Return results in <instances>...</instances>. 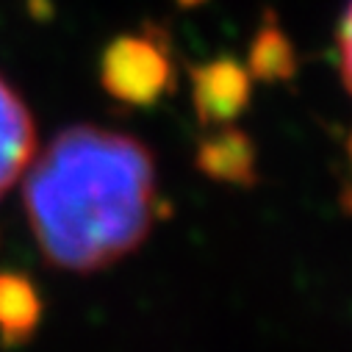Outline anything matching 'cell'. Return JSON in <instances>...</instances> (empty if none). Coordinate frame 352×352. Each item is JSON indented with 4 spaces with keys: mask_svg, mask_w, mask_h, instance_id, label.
<instances>
[{
    "mask_svg": "<svg viewBox=\"0 0 352 352\" xmlns=\"http://www.w3.org/2000/svg\"><path fill=\"white\" fill-rule=\"evenodd\" d=\"M36 153V128L31 109L14 86L0 78V197L28 169Z\"/></svg>",
    "mask_w": 352,
    "mask_h": 352,
    "instance_id": "4",
    "label": "cell"
},
{
    "mask_svg": "<svg viewBox=\"0 0 352 352\" xmlns=\"http://www.w3.org/2000/svg\"><path fill=\"white\" fill-rule=\"evenodd\" d=\"M192 98L203 125L236 120L250 100V72L236 58H214L192 67Z\"/></svg>",
    "mask_w": 352,
    "mask_h": 352,
    "instance_id": "3",
    "label": "cell"
},
{
    "mask_svg": "<svg viewBox=\"0 0 352 352\" xmlns=\"http://www.w3.org/2000/svg\"><path fill=\"white\" fill-rule=\"evenodd\" d=\"M103 89L136 109L158 103L175 89V67L169 53V39L161 28L144 25L139 34H120L100 58Z\"/></svg>",
    "mask_w": 352,
    "mask_h": 352,
    "instance_id": "2",
    "label": "cell"
},
{
    "mask_svg": "<svg viewBox=\"0 0 352 352\" xmlns=\"http://www.w3.org/2000/svg\"><path fill=\"white\" fill-rule=\"evenodd\" d=\"M42 302L34 283L17 272H0V336L6 344L28 341L39 324Z\"/></svg>",
    "mask_w": 352,
    "mask_h": 352,
    "instance_id": "6",
    "label": "cell"
},
{
    "mask_svg": "<svg viewBox=\"0 0 352 352\" xmlns=\"http://www.w3.org/2000/svg\"><path fill=\"white\" fill-rule=\"evenodd\" d=\"M197 164L217 181H228V184L255 181V147L250 136L236 128H225L217 136L206 139V144L197 153Z\"/></svg>",
    "mask_w": 352,
    "mask_h": 352,
    "instance_id": "5",
    "label": "cell"
},
{
    "mask_svg": "<svg viewBox=\"0 0 352 352\" xmlns=\"http://www.w3.org/2000/svg\"><path fill=\"white\" fill-rule=\"evenodd\" d=\"M184 6H195V3H200V0H181Z\"/></svg>",
    "mask_w": 352,
    "mask_h": 352,
    "instance_id": "9",
    "label": "cell"
},
{
    "mask_svg": "<svg viewBox=\"0 0 352 352\" xmlns=\"http://www.w3.org/2000/svg\"><path fill=\"white\" fill-rule=\"evenodd\" d=\"M338 61H341V75H344V86L352 95V0L344 9L341 25H338Z\"/></svg>",
    "mask_w": 352,
    "mask_h": 352,
    "instance_id": "8",
    "label": "cell"
},
{
    "mask_svg": "<svg viewBox=\"0 0 352 352\" xmlns=\"http://www.w3.org/2000/svg\"><path fill=\"white\" fill-rule=\"evenodd\" d=\"M28 166L25 214L53 267L95 272L147 239L158 192L155 161L139 139L75 125Z\"/></svg>",
    "mask_w": 352,
    "mask_h": 352,
    "instance_id": "1",
    "label": "cell"
},
{
    "mask_svg": "<svg viewBox=\"0 0 352 352\" xmlns=\"http://www.w3.org/2000/svg\"><path fill=\"white\" fill-rule=\"evenodd\" d=\"M294 69H297L294 47L283 34V28L278 25L275 14H267L252 36L247 72L250 78H258V80H286L294 75Z\"/></svg>",
    "mask_w": 352,
    "mask_h": 352,
    "instance_id": "7",
    "label": "cell"
}]
</instances>
